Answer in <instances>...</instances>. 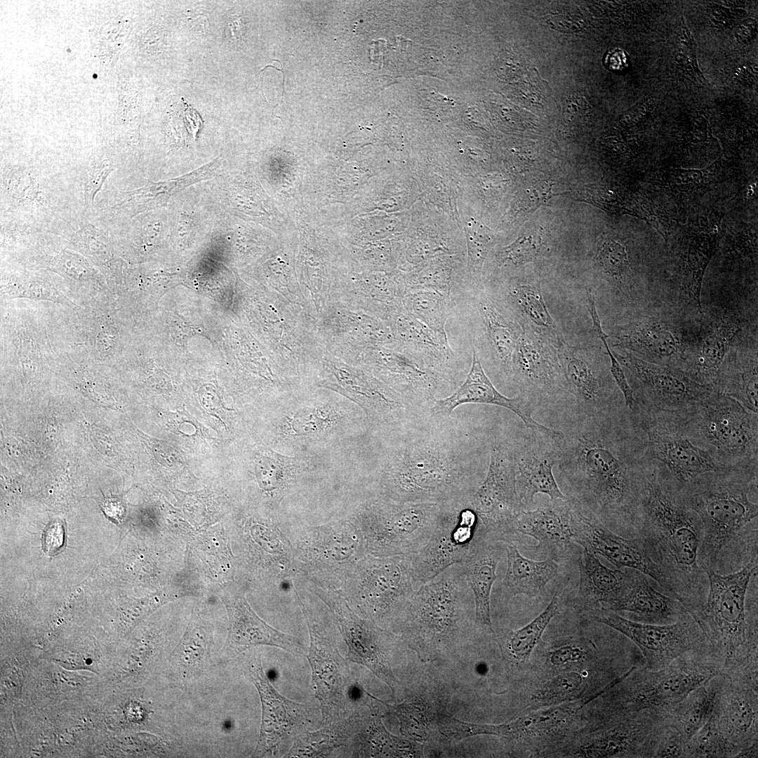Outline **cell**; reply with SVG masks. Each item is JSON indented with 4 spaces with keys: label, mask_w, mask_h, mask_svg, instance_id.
<instances>
[{
    "label": "cell",
    "mask_w": 758,
    "mask_h": 758,
    "mask_svg": "<svg viewBox=\"0 0 758 758\" xmlns=\"http://www.w3.org/2000/svg\"><path fill=\"white\" fill-rule=\"evenodd\" d=\"M466 404H490L507 408L522 420L526 428L540 430L557 438L562 436L561 430L547 427L533 418L538 406L532 401L521 394L508 398L501 394L485 373L474 349L465 381L451 394L436 399L429 412L434 416L448 417L457 407Z\"/></svg>",
    "instance_id": "26"
},
{
    "label": "cell",
    "mask_w": 758,
    "mask_h": 758,
    "mask_svg": "<svg viewBox=\"0 0 758 758\" xmlns=\"http://www.w3.org/2000/svg\"><path fill=\"white\" fill-rule=\"evenodd\" d=\"M589 613L593 620L620 632L634 643L644 659V667L650 670L663 668L686 652L712 649L705 633L691 615L672 624L653 625L630 620L610 610L599 609Z\"/></svg>",
    "instance_id": "13"
},
{
    "label": "cell",
    "mask_w": 758,
    "mask_h": 758,
    "mask_svg": "<svg viewBox=\"0 0 758 758\" xmlns=\"http://www.w3.org/2000/svg\"><path fill=\"white\" fill-rule=\"evenodd\" d=\"M629 413L640 435L647 460L664 467L679 490L700 474L724 469L694 442L677 411L635 402Z\"/></svg>",
    "instance_id": "9"
},
{
    "label": "cell",
    "mask_w": 758,
    "mask_h": 758,
    "mask_svg": "<svg viewBox=\"0 0 758 758\" xmlns=\"http://www.w3.org/2000/svg\"><path fill=\"white\" fill-rule=\"evenodd\" d=\"M502 543L484 535L479 528L468 554L462 563L474 597L476 624L492 632L494 630L491 618L490 597L496 578L497 566L505 550Z\"/></svg>",
    "instance_id": "35"
},
{
    "label": "cell",
    "mask_w": 758,
    "mask_h": 758,
    "mask_svg": "<svg viewBox=\"0 0 758 758\" xmlns=\"http://www.w3.org/2000/svg\"><path fill=\"white\" fill-rule=\"evenodd\" d=\"M364 369L395 392L415 413L429 411L436 399L458 382L426 364L397 340L358 352Z\"/></svg>",
    "instance_id": "11"
},
{
    "label": "cell",
    "mask_w": 758,
    "mask_h": 758,
    "mask_svg": "<svg viewBox=\"0 0 758 758\" xmlns=\"http://www.w3.org/2000/svg\"><path fill=\"white\" fill-rule=\"evenodd\" d=\"M721 674L711 649L686 652L658 670L644 667L631 672L599 697L597 711L624 714L661 709Z\"/></svg>",
    "instance_id": "7"
},
{
    "label": "cell",
    "mask_w": 758,
    "mask_h": 758,
    "mask_svg": "<svg viewBox=\"0 0 758 758\" xmlns=\"http://www.w3.org/2000/svg\"><path fill=\"white\" fill-rule=\"evenodd\" d=\"M470 498L447 504L425 545L408 554L418 589L447 568L465 560L479 526Z\"/></svg>",
    "instance_id": "15"
},
{
    "label": "cell",
    "mask_w": 758,
    "mask_h": 758,
    "mask_svg": "<svg viewBox=\"0 0 758 758\" xmlns=\"http://www.w3.org/2000/svg\"><path fill=\"white\" fill-rule=\"evenodd\" d=\"M611 337L615 346L624 348L645 361L681 370V342L677 331L667 323L634 321L616 326Z\"/></svg>",
    "instance_id": "30"
},
{
    "label": "cell",
    "mask_w": 758,
    "mask_h": 758,
    "mask_svg": "<svg viewBox=\"0 0 758 758\" xmlns=\"http://www.w3.org/2000/svg\"><path fill=\"white\" fill-rule=\"evenodd\" d=\"M447 504L397 503L374 510L372 549L399 555L417 552L430 538Z\"/></svg>",
    "instance_id": "18"
},
{
    "label": "cell",
    "mask_w": 758,
    "mask_h": 758,
    "mask_svg": "<svg viewBox=\"0 0 758 758\" xmlns=\"http://www.w3.org/2000/svg\"><path fill=\"white\" fill-rule=\"evenodd\" d=\"M561 438L526 428L519 438L511 442L517 491L526 508L534 503L537 493L546 494L552 501L568 498L560 490L552 472L560 458Z\"/></svg>",
    "instance_id": "24"
},
{
    "label": "cell",
    "mask_w": 758,
    "mask_h": 758,
    "mask_svg": "<svg viewBox=\"0 0 758 758\" xmlns=\"http://www.w3.org/2000/svg\"><path fill=\"white\" fill-rule=\"evenodd\" d=\"M603 63L609 71L618 73L627 68L629 59L625 51L614 48L606 53Z\"/></svg>",
    "instance_id": "60"
},
{
    "label": "cell",
    "mask_w": 758,
    "mask_h": 758,
    "mask_svg": "<svg viewBox=\"0 0 758 758\" xmlns=\"http://www.w3.org/2000/svg\"><path fill=\"white\" fill-rule=\"evenodd\" d=\"M326 601L342 628L348 658L367 667L394 694L396 679L391 667L390 644L392 635L372 622L358 618L343 601L328 599Z\"/></svg>",
    "instance_id": "27"
},
{
    "label": "cell",
    "mask_w": 758,
    "mask_h": 758,
    "mask_svg": "<svg viewBox=\"0 0 758 758\" xmlns=\"http://www.w3.org/2000/svg\"><path fill=\"white\" fill-rule=\"evenodd\" d=\"M634 538L645 543L674 597L694 616L705 602L708 578L699 564L703 527L667 470L648 461L635 519Z\"/></svg>",
    "instance_id": "3"
},
{
    "label": "cell",
    "mask_w": 758,
    "mask_h": 758,
    "mask_svg": "<svg viewBox=\"0 0 758 758\" xmlns=\"http://www.w3.org/2000/svg\"><path fill=\"white\" fill-rule=\"evenodd\" d=\"M324 414L317 408H305L298 411L291 420L293 430L299 435H314L319 433L327 421Z\"/></svg>",
    "instance_id": "57"
},
{
    "label": "cell",
    "mask_w": 758,
    "mask_h": 758,
    "mask_svg": "<svg viewBox=\"0 0 758 758\" xmlns=\"http://www.w3.org/2000/svg\"><path fill=\"white\" fill-rule=\"evenodd\" d=\"M292 458L282 456L272 451H262L255 461V472L260 486L271 491L280 486L293 467Z\"/></svg>",
    "instance_id": "50"
},
{
    "label": "cell",
    "mask_w": 758,
    "mask_h": 758,
    "mask_svg": "<svg viewBox=\"0 0 758 758\" xmlns=\"http://www.w3.org/2000/svg\"><path fill=\"white\" fill-rule=\"evenodd\" d=\"M64 528L60 521L51 523L46 530L44 539V549L47 554H53L62 547Z\"/></svg>",
    "instance_id": "59"
},
{
    "label": "cell",
    "mask_w": 758,
    "mask_h": 758,
    "mask_svg": "<svg viewBox=\"0 0 758 758\" xmlns=\"http://www.w3.org/2000/svg\"><path fill=\"white\" fill-rule=\"evenodd\" d=\"M244 613L239 638L241 644L247 646L265 644L280 647L294 654H303V648L292 637L267 626L248 609H245Z\"/></svg>",
    "instance_id": "47"
},
{
    "label": "cell",
    "mask_w": 758,
    "mask_h": 758,
    "mask_svg": "<svg viewBox=\"0 0 758 758\" xmlns=\"http://www.w3.org/2000/svg\"><path fill=\"white\" fill-rule=\"evenodd\" d=\"M557 352L568 391L574 395L580 413L599 417L627 408L612 383L611 373L587 348L573 347L565 341Z\"/></svg>",
    "instance_id": "22"
},
{
    "label": "cell",
    "mask_w": 758,
    "mask_h": 758,
    "mask_svg": "<svg viewBox=\"0 0 758 758\" xmlns=\"http://www.w3.org/2000/svg\"><path fill=\"white\" fill-rule=\"evenodd\" d=\"M576 639H569L567 643H563L554 649L548 654V663L550 665L560 668L568 667L570 665L583 663L585 660H590V654L585 652L579 643H576Z\"/></svg>",
    "instance_id": "56"
},
{
    "label": "cell",
    "mask_w": 758,
    "mask_h": 758,
    "mask_svg": "<svg viewBox=\"0 0 758 758\" xmlns=\"http://www.w3.org/2000/svg\"><path fill=\"white\" fill-rule=\"evenodd\" d=\"M469 503L484 535L505 543L514 542L515 522L526 508L517 491L511 442L499 439L493 441L487 473L470 496Z\"/></svg>",
    "instance_id": "12"
},
{
    "label": "cell",
    "mask_w": 758,
    "mask_h": 758,
    "mask_svg": "<svg viewBox=\"0 0 758 758\" xmlns=\"http://www.w3.org/2000/svg\"><path fill=\"white\" fill-rule=\"evenodd\" d=\"M401 302L408 314L448 340L446 324L454 307L449 298L434 290L417 288L406 291Z\"/></svg>",
    "instance_id": "43"
},
{
    "label": "cell",
    "mask_w": 758,
    "mask_h": 758,
    "mask_svg": "<svg viewBox=\"0 0 758 758\" xmlns=\"http://www.w3.org/2000/svg\"><path fill=\"white\" fill-rule=\"evenodd\" d=\"M601 694L531 710L514 721L503 724V738L510 742L540 746L557 741L573 722L580 711Z\"/></svg>",
    "instance_id": "32"
},
{
    "label": "cell",
    "mask_w": 758,
    "mask_h": 758,
    "mask_svg": "<svg viewBox=\"0 0 758 758\" xmlns=\"http://www.w3.org/2000/svg\"><path fill=\"white\" fill-rule=\"evenodd\" d=\"M581 548L578 556L579 586L574 606L587 613L608 609L623 594L628 583L629 568L611 569L596 554Z\"/></svg>",
    "instance_id": "34"
},
{
    "label": "cell",
    "mask_w": 758,
    "mask_h": 758,
    "mask_svg": "<svg viewBox=\"0 0 758 758\" xmlns=\"http://www.w3.org/2000/svg\"><path fill=\"white\" fill-rule=\"evenodd\" d=\"M758 757V741L754 742L752 745L743 748L735 757Z\"/></svg>",
    "instance_id": "61"
},
{
    "label": "cell",
    "mask_w": 758,
    "mask_h": 758,
    "mask_svg": "<svg viewBox=\"0 0 758 758\" xmlns=\"http://www.w3.org/2000/svg\"><path fill=\"white\" fill-rule=\"evenodd\" d=\"M506 543L507 569L502 586L510 596L524 594L537 597L545 592L549 582L558 574L559 565L553 559H528L521 554L517 543Z\"/></svg>",
    "instance_id": "37"
},
{
    "label": "cell",
    "mask_w": 758,
    "mask_h": 758,
    "mask_svg": "<svg viewBox=\"0 0 758 758\" xmlns=\"http://www.w3.org/2000/svg\"><path fill=\"white\" fill-rule=\"evenodd\" d=\"M369 747L372 754L385 757H420L422 747L414 740L390 734L380 717L372 720L368 729Z\"/></svg>",
    "instance_id": "49"
},
{
    "label": "cell",
    "mask_w": 758,
    "mask_h": 758,
    "mask_svg": "<svg viewBox=\"0 0 758 758\" xmlns=\"http://www.w3.org/2000/svg\"><path fill=\"white\" fill-rule=\"evenodd\" d=\"M678 413L694 442L723 468L758 465L757 413L718 392Z\"/></svg>",
    "instance_id": "8"
},
{
    "label": "cell",
    "mask_w": 758,
    "mask_h": 758,
    "mask_svg": "<svg viewBox=\"0 0 758 758\" xmlns=\"http://www.w3.org/2000/svg\"><path fill=\"white\" fill-rule=\"evenodd\" d=\"M382 702L387 707L388 712L399 719L401 732L404 736L414 741L421 742L426 740L427 721L421 704L404 703L391 705Z\"/></svg>",
    "instance_id": "51"
},
{
    "label": "cell",
    "mask_w": 758,
    "mask_h": 758,
    "mask_svg": "<svg viewBox=\"0 0 758 758\" xmlns=\"http://www.w3.org/2000/svg\"><path fill=\"white\" fill-rule=\"evenodd\" d=\"M396 340L408 352L434 370L459 381L465 370L460 352L420 321L408 314L404 309L390 324Z\"/></svg>",
    "instance_id": "31"
},
{
    "label": "cell",
    "mask_w": 758,
    "mask_h": 758,
    "mask_svg": "<svg viewBox=\"0 0 758 758\" xmlns=\"http://www.w3.org/2000/svg\"><path fill=\"white\" fill-rule=\"evenodd\" d=\"M740 750L724 736L711 716L686 743L685 757H735Z\"/></svg>",
    "instance_id": "46"
},
{
    "label": "cell",
    "mask_w": 758,
    "mask_h": 758,
    "mask_svg": "<svg viewBox=\"0 0 758 758\" xmlns=\"http://www.w3.org/2000/svg\"><path fill=\"white\" fill-rule=\"evenodd\" d=\"M559 597L556 592L546 608L532 621L515 631H507L506 646L514 661L524 663L529 659L547 626L559 613Z\"/></svg>",
    "instance_id": "45"
},
{
    "label": "cell",
    "mask_w": 758,
    "mask_h": 758,
    "mask_svg": "<svg viewBox=\"0 0 758 758\" xmlns=\"http://www.w3.org/2000/svg\"><path fill=\"white\" fill-rule=\"evenodd\" d=\"M738 330V322L732 319L719 320L706 333L698 353L683 371L695 381L712 385Z\"/></svg>",
    "instance_id": "39"
},
{
    "label": "cell",
    "mask_w": 758,
    "mask_h": 758,
    "mask_svg": "<svg viewBox=\"0 0 758 758\" xmlns=\"http://www.w3.org/2000/svg\"><path fill=\"white\" fill-rule=\"evenodd\" d=\"M589 685L588 678L579 670L558 671L544 679L531 693L529 709L533 710L589 696L583 695Z\"/></svg>",
    "instance_id": "44"
},
{
    "label": "cell",
    "mask_w": 758,
    "mask_h": 758,
    "mask_svg": "<svg viewBox=\"0 0 758 758\" xmlns=\"http://www.w3.org/2000/svg\"><path fill=\"white\" fill-rule=\"evenodd\" d=\"M417 589L406 605L410 634L441 639L458 627L461 600L470 587L462 564H456Z\"/></svg>",
    "instance_id": "14"
},
{
    "label": "cell",
    "mask_w": 758,
    "mask_h": 758,
    "mask_svg": "<svg viewBox=\"0 0 758 758\" xmlns=\"http://www.w3.org/2000/svg\"><path fill=\"white\" fill-rule=\"evenodd\" d=\"M668 725L663 709L624 714H594L593 722L558 757H654Z\"/></svg>",
    "instance_id": "10"
},
{
    "label": "cell",
    "mask_w": 758,
    "mask_h": 758,
    "mask_svg": "<svg viewBox=\"0 0 758 758\" xmlns=\"http://www.w3.org/2000/svg\"><path fill=\"white\" fill-rule=\"evenodd\" d=\"M543 241L540 234H528L519 237L499 253L501 263L520 265L534 260L540 254Z\"/></svg>",
    "instance_id": "54"
},
{
    "label": "cell",
    "mask_w": 758,
    "mask_h": 758,
    "mask_svg": "<svg viewBox=\"0 0 758 758\" xmlns=\"http://www.w3.org/2000/svg\"><path fill=\"white\" fill-rule=\"evenodd\" d=\"M572 507L573 502L567 498L550 500L534 510L524 511L514 524V542L521 536H531L538 541L534 547L536 555L557 563L567 559L576 543L571 526Z\"/></svg>",
    "instance_id": "28"
},
{
    "label": "cell",
    "mask_w": 758,
    "mask_h": 758,
    "mask_svg": "<svg viewBox=\"0 0 758 758\" xmlns=\"http://www.w3.org/2000/svg\"><path fill=\"white\" fill-rule=\"evenodd\" d=\"M561 431L557 466L566 496L606 527L634 534L648 460L628 409L599 417L578 412Z\"/></svg>",
    "instance_id": "1"
},
{
    "label": "cell",
    "mask_w": 758,
    "mask_h": 758,
    "mask_svg": "<svg viewBox=\"0 0 758 758\" xmlns=\"http://www.w3.org/2000/svg\"><path fill=\"white\" fill-rule=\"evenodd\" d=\"M460 295L469 302L470 311L475 314V324L479 325L491 357L510 376L512 358L521 330L484 290L465 289Z\"/></svg>",
    "instance_id": "33"
},
{
    "label": "cell",
    "mask_w": 758,
    "mask_h": 758,
    "mask_svg": "<svg viewBox=\"0 0 758 758\" xmlns=\"http://www.w3.org/2000/svg\"><path fill=\"white\" fill-rule=\"evenodd\" d=\"M251 674L262 700V738L267 743H274L288 736L295 740L305 731L309 717L307 707L276 692L266 679L259 662L252 666Z\"/></svg>",
    "instance_id": "36"
},
{
    "label": "cell",
    "mask_w": 758,
    "mask_h": 758,
    "mask_svg": "<svg viewBox=\"0 0 758 758\" xmlns=\"http://www.w3.org/2000/svg\"><path fill=\"white\" fill-rule=\"evenodd\" d=\"M552 345H554L548 339L524 327L512 358L510 376L521 395L538 406L552 403L568 392L557 348Z\"/></svg>",
    "instance_id": "19"
},
{
    "label": "cell",
    "mask_w": 758,
    "mask_h": 758,
    "mask_svg": "<svg viewBox=\"0 0 758 758\" xmlns=\"http://www.w3.org/2000/svg\"><path fill=\"white\" fill-rule=\"evenodd\" d=\"M67 246L87 258L108 279L117 272V257L108 232L81 213L75 227L64 237Z\"/></svg>",
    "instance_id": "40"
},
{
    "label": "cell",
    "mask_w": 758,
    "mask_h": 758,
    "mask_svg": "<svg viewBox=\"0 0 758 758\" xmlns=\"http://www.w3.org/2000/svg\"><path fill=\"white\" fill-rule=\"evenodd\" d=\"M675 55L678 63L689 77L701 84L706 83L698 64L694 39L684 20L675 40Z\"/></svg>",
    "instance_id": "53"
},
{
    "label": "cell",
    "mask_w": 758,
    "mask_h": 758,
    "mask_svg": "<svg viewBox=\"0 0 758 758\" xmlns=\"http://www.w3.org/2000/svg\"><path fill=\"white\" fill-rule=\"evenodd\" d=\"M758 465L725 468L696 477L680 489L698 517V560L705 571L734 572L757 558Z\"/></svg>",
    "instance_id": "4"
},
{
    "label": "cell",
    "mask_w": 758,
    "mask_h": 758,
    "mask_svg": "<svg viewBox=\"0 0 758 758\" xmlns=\"http://www.w3.org/2000/svg\"><path fill=\"white\" fill-rule=\"evenodd\" d=\"M571 526L574 542L581 547L602 556L617 568H632L643 573L674 597L667 580L641 538H626L615 533L596 518L585 514L573 503Z\"/></svg>",
    "instance_id": "21"
},
{
    "label": "cell",
    "mask_w": 758,
    "mask_h": 758,
    "mask_svg": "<svg viewBox=\"0 0 758 758\" xmlns=\"http://www.w3.org/2000/svg\"><path fill=\"white\" fill-rule=\"evenodd\" d=\"M606 610L630 613L632 620L653 625L672 624L691 615L656 581L632 568H629L628 583L623 594Z\"/></svg>",
    "instance_id": "29"
},
{
    "label": "cell",
    "mask_w": 758,
    "mask_h": 758,
    "mask_svg": "<svg viewBox=\"0 0 758 758\" xmlns=\"http://www.w3.org/2000/svg\"><path fill=\"white\" fill-rule=\"evenodd\" d=\"M758 677L720 674L712 717L724 736L741 750L758 741Z\"/></svg>",
    "instance_id": "25"
},
{
    "label": "cell",
    "mask_w": 758,
    "mask_h": 758,
    "mask_svg": "<svg viewBox=\"0 0 758 758\" xmlns=\"http://www.w3.org/2000/svg\"><path fill=\"white\" fill-rule=\"evenodd\" d=\"M720 674L691 691L681 700L663 707L668 725L676 730L686 743L711 717Z\"/></svg>",
    "instance_id": "38"
},
{
    "label": "cell",
    "mask_w": 758,
    "mask_h": 758,
    "mask_svg": "<svg viewBox=\"0 0 758 758\" xmlns=\"http://www.w3.org/2000/svg\"><path fill=\"white\" fill-rule=\"evenodd\" d=\"M597 258L605 272L617 280H623L630 273L627 252L617 241H604L598 248Z\"/></svg>",
    "instance_id": "52"
},
{
    "label": "cell",
    "mask_w": 758,
    "mask_h": 758,
    "mask_svg": "<svg viewBox=\"0 0 758 758\" xmlns=\"http://www.w3.org/2000/svg\"><path fill=\"white\" fill-rule=\"evenodd\" d=\"M593 324V328L598 335V338L603 343L607 354L610 358V372L612 375L616 385L620 389V391L623 394L624 402L626 408L631 411L635 404V399L634 395L633 389L630 385L625 373L621 367V365L613 355L612 351L610 350L607 338L609 337L602 329L601 321H594Z\"/></svg>",
    "instance_id": "55"
},
{
    "label": "cell",
    "mask_w": 758,
    "mask_h": 758,
    "mask_svg": "<svg viewBox=\"0 0 758 758\" xmlns=\"http://www.w3.org/2000/svg\"><path fill=\"white\" fill-rule=\"evenodd\" d=\"M503 295L514 311L534 326L536 333L550 340L557 348L565 342L548 311L539 286L510 284L504 290Z\"/></svg>",
    "instance_id": "41"
},
{
    "label": "cell",
    "mask_w": 758,
    "mask_h": 758,
    "mask_svg": "<svg viewBox=\"0 0 758 758\" xmlns=\"http://www.w3.org/2000/svg\"><path fill=\"white\" fill-rule=\"evenodd\" d=\"M310 646L307 658L312 667L315 697L320 702L323 729L339 733L352 725L348 706L354 683L348 663L329 639L310 627Z\"/></svg>",
    "instance_id": "17"
},
{
    "label": "cell",
    "mask_w": 758,
    "mask_h": 758,
    "mask_svg": "<svg viewBox=\"0 0 758 758\" xmlns=\"http://www.w3.org/2000/svg\"><path fill=\"white\" fill-rule=\"evenodd\" d=\"M757 565L754 558L732 573L705 571L708 592L693 618L726 677H758L757 598L750 603L748 598Z\"/></svg>",
    "instance_id": "5"
},
{
    "label": "cell",
    "mask_w": 758,
    "mask_h": 758,
    "mask_svg": "<svg viewBox=\"0 0 758 758\" xmlns=\"http://www.w3.org/2000/svg\"><path fill=\"white\" fill-rule=\"evenodd\" d=\"M757 357L731 362L720 368L712 384L715 390L757 413Z\"/></svg>",
    "instance_id": "42"
},
{
    "label": "cell",
    "mask_w": 758,
    "mask_h": 758,
    "mask_svg": "<svg viewBox=\"0 0 758 758\" xmlns=\"http://www.w3.org/2000/svg\"><path fill=\"white\" fill-rule=\"evenodd\" d=\"M323 367V386L355 402L374 423L401 424L418 414L395 392L364 368L347 366L335 359H326Z\"/></svg>",
    "instance_id": "20"
},
{
    "label": "cell",
    "mask_w": 758,
    "mask_h": 758,
    "mask_svg": "<svg viewBox=\"0 0 758 758\" xmlns=\"http://www.w3.org/2000/svg\"><path fill=\"white\" fill-rule=\"evenodd\" d=\"M686 744L681 735L667 725L660 737L654 757H685Z\"/></svg>",
    "instance_id": "58"
},
{
    "label": "cell",
    "mask_w": 758,
    "mask_h": 758,
    "mask_svg": "<svg viewBox=\"0 0 758 758\" xmlns=\"http://www.w3.org/2000/svg\"><path fill=\"white\" fill-rule=\"evenodd\" d=\"M218 158L192 172L164 181L149 180L145 185L129 191H114L111 195L99 193L95 203L93 218L109 229L146 212L166 205L175 193L196 182L212 177L219 167Z\"/></svg>",
    "instance_id": "23"
},
{
    "label": "cell",
    "mask_w": 758,
    "mask_h": 758,
    "mask_svg": "<svg viewBox=\"0 0 758 758\" xmlns=\"http://www.w3.org/2000/svg\"><path fill=\"white\" fill-rule=\"evenodd\" d=\"M404 439L382 476L387 496L397 503H453L469 498L474 481L467 432L448 417L429 411L406 421Z\"/></svg>",
    "instance_id": "2"
},
{
    "label": "cell",
    "mask_w": 758,
    "mask_h": 758,
    "mask_svg": "<svg viewBox=\"0 0 758 758\" xmlns=\"http://www.w3.org/2000/svg\"><path fill=\"white\" fill-rule=\"evenodd\" d=\"M0 230L1 250L7 251L24 252L50 233L31 221L9 215H1Z\"/></svg>",
    "instance_id": "48"
},
{
    "label": "cell",
    "mask_w": 758,
    "mask_h": 758,
    "mask_svg": "<svg viewBox=\"0 0 758 758\" xmlns=\"http://www.w3.org/2000/svg\"><path fill=\"white\" fill-rule=\"evenodd\" d=\"M613 352L630 372L637 387L635 402L667 411L690 409L717 392L710 385L695 381L685 371L641 359L625 350Z\"/></svg>",
    "instance_id": "16"
},
{
    "label": "cell",
    "mask_w": 758,
    "mask_h": 758,
    "mask_svg": "<svg viewBox=\"0 0 758 758\" xmlns=\"http://www.w3.org/2000/svg\"><path fill=\"white\" fill-rule=\"evenodd\" d=\"M1 215L31 221L63 237L84 211L77 171L2 162Z\"/></svg>",
    "instance_id": "6"
}]
</instances>
